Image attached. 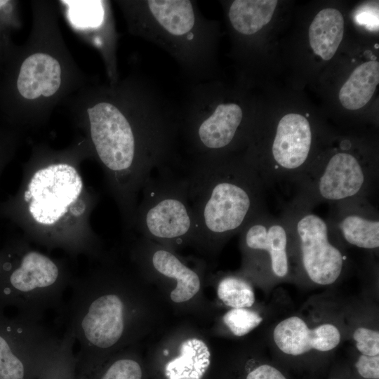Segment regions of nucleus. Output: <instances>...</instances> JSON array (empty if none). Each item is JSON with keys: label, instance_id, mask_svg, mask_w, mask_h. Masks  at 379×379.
Listing matches in <instances>:
<instances>
[{"label": "nucleus", "instance_id": "nucleus-20", "mask_svg": "<svg viewBox=\"0 0 379 379\" xmlns=\"http://www.w3.org/2000/svg\"><path fill=\"white\" fill-rule=\"evenodd\" d=\"M211 353L202 340L191 338L184 341L180 355L166 368L168 379H201L210 364Z\"/></svg>", "mask_w": 379, "mask_h": 379}, {"label": "nucleus", "instance_id": "nucleus-29", "mask_svg": "<svg viewBox=\"0 0 379 379\" xmlns=\"http://www.w3.org/2000/svg\"><path fill=\"white\" fill-rule=\"evenodd\" d=\"M355 21L370 31L378 30V4L367 3L360 6L354 15Z\"/></svg>", "mask_w": 379, "mask_h": 379}, {"label": "nucleus", "instance_id": "nucleus-2", "mask_svg": "<svg viewBox=\"0 0 379 379\" xmlns=\"http://www.w3.org/2000/svg\"><path fill=\"white\" fill-rule=\"evenodd\" d=\"M87 157L79 137L63 149L34 146L18 191L0 205V215L22 228L27 241L72 256H99L89 222L98 198L85 185L79 167Z\"/></svg>", "mask_w": 379, "mask_h": 379}, {"label": "nucleus", "instance_id": "nucleus-25", "mask_svg": "<svg viewBox=\"0 0 379 379\" xmlns=\"http://www.w3.org/2000/svg\"><path fill=\"white\" fill-rule=\"evenodd\" d=\"M142 371L140 364L133 358L121 357L112 361L103 371L96 370L77 376V379H142Z\"/></svg>", "mask_w": 379, "mask_h": 379}, {"label": "nucleus", "instance_id": "nucleus-33", "mask_svg": "<svg viewBox=\"0 0 379 379\" xmlns=\"http://www.w3.org/2000/svg\"><path fill=\"white\" fill-rule=\"evenodd\" d=\"M168 353V350H164V355H167Z\"/></svg>", "mask_w": 379, "mask_h": 379}, {"label": "nucleus", "instance_id": "nucleus-8", "mask_svg": "<svg viewBox=\"0 0 379 379\" xmlns=\"http://www.w3.org/2000/svg\"><path fill=\"white\" fill-rule=\"evenodd\" d=\"M351 145L344 140L340 144L342 151L322 162H314L298 185V192L293 201L314 208L322 202L333 204L367 198L375 185L378 171L375 165L350 153Z\"/></svg>", "mask_w": 379, "mask_h": 379}, {"label": "nucleus", "instance_id": "nucleus-30", "mask_svg": "<svg viewBox=\"0 0 379 379\" xmlns=\"http://www.w3.org/2000/svg\"><path fill=\"white\" fill-rule=\"evenodd\" d=\"M355 366L358 373L363 378L366 379L379 378V355L361 354Z\"/></svg>", "mask_w": 379, "mask_h": 379}, {"label": "nucleus", "instance_id": "nucleus-31", "mask_svg": "<svg viewBox=\"0 0 379 379\" xmlns=\"http://www.w3.org/2000/svg\"><path fill=\"white\" fill-rule=\"evenodd\" d=\"M246 379H286V377L276 368L262 364L253 371L246 376Z\"/></svg>", "mask_w": 379, "mask_h": 379}, {"label": "nucleus", "instance_id": "nucleus-22", "mask_svg": "<svg viewBox=\"0 0 379 379\" xmlns=\"http://www.w3.org/2000/svg\"><path fill=\"white\" fill-rule=\"evenodd\" d=\"M75 338L66 329L48 356L37 379H77V359L73 351Z\"/></svg>", "mask_w": 379, "mask_h": 379}, {"label": "nucleus", "instance_id": "nucleus-21", "mask_svg": "<svg viewBox=\"0 0 379 379\" xmlns=\"http://www.w3.org/2000/svg\"><path fill=\"white\" fill-rule=\"evenodd\" d=\"M276 0H236L229 8V18L238 32L251 35L260 30L272 19Z\"/></svg>", "mask_w": 379, "mask_h": 379}, {"label": "nucleus", "instance_id": "nucleus-16", "mask_svg": "<svg viewBox=\"0 0 379 379\" xmlns=\"http://www.w3.org/2000/svg\"><path fill=\"white\" fill-rule=\"evenodd\" d=\"M273 339L282 352L298 356L312 350L331 351L340 343L341 335L332 324L325 323L310 328L302 319L292 316L277 324Z\"/></svg>", "mask_w": 379, "mask_h": 379}, {"label": "nucleus", "instance_id": "nucleus-19", "mask_svg": "<svg viewBox=\"0 0 379 379\" xmlns=\"http://www.w3.org/2000/svg\"><path fill=\"white\" fill-rule=\"evenodd\" d=\"M379 82V63L371 60L357 67L339 92V100L347 109H359L372 98Z\"/></svg>", "mask_w": 379, "mask_h": 379}, {"label": "nucleus", "instance_id": "nucleus-6", "mask_svg": "<svg viewBox=\"0 0 379 379\" xmlns=\"http://www.w3.org/2000/svg\"><path fill=\"white\" fill-rule=\"evenodd\" d=\"M74 280L64 260L31 248L26 239H9L0 251V312L13 307L18 315L41 321L60 308Z\"/></svg>", "mask_w": 379, "mask_h": 379}, {"label": "nucleus", "instance_id": "nucleus-9", "mask_svg": "<svg viewBox=\"0 0 379 379\" xmlns=\"http://www.w3.org/2000/svg\"><path fill=\"white\" fill-rule=\"evenodd\" d=\"M312 209L292 201L282 214L289 226L292 253L302 270L313 283L328 286L341 276L345 257L334 244L336 237L328 221Z\"/></svg>", "mask_w": 379, "mask_h": 379}, {"label": "nucleus", "instance_id": "nucleus-18", "mask_svg": "<svg viewBox=\"0 0 379 379\" xmlns=\"http://www.w3.org/2000/svg\"><path fill=\"white\" fill-rule=\"evenodd\" d=\"M344 20L341 13L328 8L320 11L309 27V40L314 53L324 60L335 53L343 36Z\"/></svg>", "mask_w": 379, "mask_h": 379}, {"label": "nucleus", "instance_id": "nucleus-27", "mask_svg": "<svg viewBox=\"0 0 379 379\" xmlns=\"http://www.w3.org/2000/svg\"><path fill=\"white\" fill-rule=\"evenodd\" d=\"M22 133L20 131L6 126L0 135V175L15 154Z\"/></svg>", "mask_w": 379, "mask_h": 379}, {"label": "nucleus", "instance_id": "nucleus-14", "mask_svg": "<svg viewBox=\"0 0 379 379\" xmlns=\"http://www.w3.org/2000/svg\"><path fill=\"white\" fill-rule=\"evenodd\" d=\"M243 112L235 103H221L208 115L193 121L187 128L197 159L225 157L224 152L237 139Z\"/></svg>", "mask_w": 379, "mask_h": 379}, {"label": "nucleus", "instance_id": "nucleus-13", "mask_svg": "<svg viewBox=\"0 0 379 379\" xmlns=\"http://www.w3.org/2000/svg\"><path fill=\"white\" fill-rule=\"evenodd\" d=\"M71 28L97 49L104 60L111 83L117 81L115 34L107 1H59Z\"/></svg>", "mask_w": 379, "mask_h": 379}, {"label": "nucleus", "instance_id": "nucleus-23", "mask_svg": "<svg viewBox=\"0 0 379 379\" xmlns=\"http://www.w3.org/2000/svg\"><path fill=\"white\" fill-rule=\"evenodd\" d=\"M217 290L220 300L232 308L251 307L255 302L252 286L239 277H224L219 282Z\"/></svg>", "mask_w": 379, "mask_h": 379}, {"label": "nucleus", "instance_id": "nucleus-24", "mask_svg": "<svg viewBox=\"0 0 379 379\" xmlns=\"http://www.w3.org/2000/svg\"><path fill=\"white\" fill-rule=\"evenodd\" d=\"M20 1L0 0V66L15 45L12 35L22 27Z\"/></svg>", "mask_w": 379, "mask_h": 379}, {"label": "nucleus", "instance_id": "nucleus-17", "mask_svg": "<svg viewBox=\"0 0 379 379\" xmlns=\"http://www.w3.org/2000/svg\"><path fill=\"white\" fill-rule=\"evenodd\" d=\"M142 240L148 248L149 266L160 275L176 281V286L171 293V300L182 302L194 297L201 286L198 274L167 248L154 246L152 249L147 239L143 237Z\"/></svg>", "mask_w": 379, "mask_h": 379}, {"label": "nucleus", "instance_id": "nucleus-12", "mask_svg": "<svg viewBox=\"0 0 379 379\" xmlns=\"http://www.w3.org/2000/svg\"><path fill=\"white\" fill-rule=\"evenodd\" d=\"M240 241L250 264L266 266L273 276L284 278L290 270L289 226L283 214L277 217L265 209L241 230Z\"/></svg>", "mask_w": 379, "mask_h": 379}, {"label": "nucleus", "instance_id": "nucleus-5", "mask_svg": "<svg viewBox=\"0 0 379 379\" xmlns=\"http://www.w3.org/2000/svg\"><path fill=\"white\" fill-rule=\"evenodd\" d=\"M119 280L111 272L96 270L74 279L71 286L67 329L79 344L77 376L99 367L128 333V300Z\"/></svg>", "mask_w": 379, "mask_h": 379}, {"label": "nucleus", "instance_id": "nucleus-10", "mask_svg": "<svg viewBox=\"0 0 379 379\" xmlns=\"http://www.w3.org/2000/svg\"><path fill=\"white\" fill-rule=\"evenodd\" d=\"M41 323L0 312V379H35L58 342Z\"/></svg>", "mask_w": 379, "mask_h": 379}, {"label": "nucleus", "instance_id": "nucleus-1", "mask_svg": "<svg viewBox=\"0 0 379 379\" xmlns=\"http://www.w3.org/2000/svg\"><path fill=\"white\" fill-rule=\"evenodd\" d=\"M139 93L131 80L109 86L91 81L63 102L88 157L102 167L128 230L144 185L156 168H168L174 133L167 122L142 110Z\"/></svg>", "mask_w": 379, "mask_h": 379}, {"label": "nucleus", "instance_id": "nucleus-11", "mask_svg": "<svg viewBox=\"0 0 379 379\" xmlns=\"http://www.w3.org/2000/svg\"><path fill=\"white\" fill-rule=\"evenodd\" d=\"M312 140L307 118L287 114L277 124L269 156L252 169L265 187L281 183L298 186L312 166L310 160Z\"/></svg>", "mask_w": 379, "mask_h": 379}, {"label": "nucleus", "instance_id": "nucleus-32", "mask_svg": "<svg viewBox=\"0 0 379 379\" xmlns=\"http://www.w3.org/2000/svg\"><path fill=\"white\" fill-rule=\"evenodd\" d=\"M5 129V126H0V135L3 133V131H4Z\"/></svg>", "mask_w": 379, "mask_h": 379}, {"label": "nucleus", "instance_id": "nucleus-15", "mask_svg": "<svg viewBox=\"0 0 379 379\" xmlns=\"http://www.w3.org/2000/svg\"><path fill=\"white\" fill-rule=\"evenodd\" d=\"M327 220L334 235L360 248L379 247V217L377 209L367 198L333 204Z\"/></svg>", "mask_w": 379, "mask_h": 379}, {"label": "nucleus", "instance_id": "nucleus-4", "mask_svg": "<svg viewBox=\"0 0 379 379\" xmlns=\"http://www.w3.org/2000/svg\"><path fill=\"white\" fill-rule=\"evenodd\" d=\"M186 178L196 243L218 247L266 209L265 187L244 159H197Z\"/></svg>", "mask_w": 379, "mask_h": 379}, {"label": "nucleus", "instance_id": "nucleus-26", "mask_svg": "<svg viewBox=\"0 0 379 379\" xmlns=\"http://www.w3.org/2000/svg\"><path fill=\"white\" fill-rule=\"evenodd\" d=\"M223 321L234 335L244 336L256 328L262 318L247 308H232L225 313Z\"/></svg>", "mask_w": 379, "mask_h": 379}, {"label": "nucleus", "instance_id": "nucleus-3", "mask_svg": "<svg viewBox=\"0 0 379 379\" xmlns=\"http://www.w3.org/2000/svg\"><path fill=\"white\" fill-rule=\"evenodd\" d=\"M55 2L31 1L29 35L0 66V119L22 132L46 124L60 104L91 82L66 45Z\"/></svg>", "mask_w": 379, "mask_h": 379}, {"label": "nucleus", "instance_id": "nucleus-7", "mask_svg": "<svg viewBox=\"0 0 379 379\" xmlns=\"http://www.w3.org/2000/svg\"><path fill=\"white\" fill-rule=\"evenodd\" d=\"M132 229L151 241L166 244L196 243V225L186 175L170 168L152 175L141 192Z\"/></svg>", "mask_w": 379, "mask_h": 379}, {"label": "nucleus", "instance_id": "nucleus-28", "mask_svg": "<svg viewBox=\"0 0 379 379\" xmlns=\"http://www.w3.org/2000/svg\"><path fill=\"white\" fill-rule=\"evenodd\" d=\"M357 350L368 356L379 355V332L366 327H359L353 333Z\"/></svg>", "mask_w": 379, "mask_h": 379}]
</instances>
